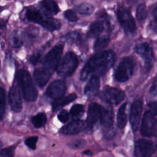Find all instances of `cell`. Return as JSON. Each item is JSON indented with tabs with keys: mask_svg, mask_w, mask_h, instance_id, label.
Here are the masks:
<instances>
[{
	"mask_svg": "<svg viewBox=\"0 0 157 157\" xmlns=\"http://www.w3.org/2000/svg\"><path fill=\"white\" fill-rule=\"evenodd\" d=\"M66 90V85L63 80H55L52 82L46 90L45 95L53 99H56L65 93Z\"/></svg>",
	"mask_w": 157,
	"mask_h": 157,
	"instance_id": "11",
	"label": "cell"
},
{
	"mask_svg": "<svg viewBox=\"0 0 157 157\" xmlns=\"http://www.w3.org/2000/svg\"><path fill=\"white\" fill-rule=\"evenodd\" d=\"M99 86L100 82L99 77L96 76H92L90 78L89 81L85 87L84 93L88 96H94L98 93Z\"/></svg>",
	"mask_w": 157,
	"mask_h": 157,
	"instance_id": "16",
	"label": "cell"
},
{
	"mask_svg": "<svg viewBox=\"0 0 157 157\" xmlns=\"http://www.w3.org/2000/svg\"><path fill=\"white\" fill-rule=\"evenodd\" d=\"M142 111V102L140 100L135 101L131 107L130 111V123L134 131H136L139 128L141 113Z\"/></svg>",
	"mask_w": 157,
	"mask_h": 157,
	"instance_id": "12",
	"label": "cell"
},
{
	"mask_svg": "<svg viewBox=\"0 0 157 157\" xmlns=\"http://www.w3.org/2000/svg\"><path fill=\"white\" fill-rule=\"evenodd\" d=\"M9 101L11 109L15 112L21 111L22 109V101L19 91L17 85H13L10 88L9 93Z\"/></svg>",
	"mask_w": 157,
	"mask_h": 157,
	"instance_id": "13",
	"label": "cell"
},
{
	"mask_svg": "<svg viewBox=\"0 0 157 157\" xmlns=\"http://www.w3.org/2000/svg\"><path fill=\"white\" fill-rule=\"evenodd\" d=\"M127 102L123 104L119 108L117 113V125L120 128H124L127 123L126 107Z\"/></svg>",
	"mask_w": 157,
	"mask_h": 157,
	"instance_id": "21",
	"label": "cell"
},
{
	"mask_svg": "<svg viewBox=\"0 0 157 157\" xmlns=\"http://www.w3.org/2000/svg\"><path fill=\"white\" fill-rule=\"evenodd\" d=\"M149 26L151 30L157 33V6L152 10L151 19L150 21Z\"/></svg>",
	"mask_w": 157,
	"mask_h": 157,
	"instance_id": "32",
	"label": "cell"
},
{
	"mask_svg": "<svg viewBox=\"0 0 157 157\" xmlns=\"http://www.w3.org/2000/svg\"><path fill=\"white\" fill-rule=\"evenodd\" d=\"M85 141L82 140H77L76 141H74L72 144L71 146L73 148H80L84 144Z\"/></svg>",
	"mask_w": 157,
	"mask_h": 157,
	"instance_id": "40",
	"label": "cell"
},
{
	"mask_svg": "<svg viewBox=\"0 0 157 157\" xmlns=\"http://www.w3.org/2000/svg\"><path fill=\"white\" fill-rule=\"evenodd\" d=\"M37 139H38V137L37 136L30 137L27 138L25 140V143L29 148H30L33 150H35L36 149V144L37 141Z\"/></svg>",
	"mask_w": 157,
	"mask_h": 157,
	"instance_id": "34",
	"label": "cell"
},
{
	"mask_svg": "<svg viewBox=\"0 0 157 157\" xmlns=\"http://www.w3.org/2000/svg\"><path fill=\"white\" fill-rule=\"evenodd\" d=\"M64 16L69 21L72 22H75L78 20L77 16L75 12L71 9H69L64 12Z\"/></svg>",
	"mask_w": 157,
	"mask_h": 157,
	"instance_id": "35",
	"label": "cell"
},
{
	"mask_svg": "<svg viewBox=\"0 0 157 157\" xmlns=\"http://www.w3.org/2000/svg\"><path fill=\"white\" fill-rule=\"evenodd\" d=\"M83 154H85V155H89V156H90V155H92V153L91 152V151L87 150V151H84V152H83Z\"/></svg>",
	"mask_w": 157,
	"mask_h": 157,
	"instance_id": "43",
	"label": "cell"
},
{
	"mask_svg": "<svg viewBox=\"0 0 157 157\" xmlns=\"http://www.w3.org/2000/svg\"><path fill=\"white\" fill-rule=\"evenodd\" d=\"M41 58V53L39 52H37L33 53L29 58V61L33 65L37 64Z\"/></svg>",
	"mask_w": 157,
	"mask_h": 157,
	"instance_id": "37",
	"label": "cell"
},
{
	"mask_svg": "<svg viewBox=\"0 0 157 157\" xmlns=\"http://www.w3.org/2000/svg\"><path fill=\"white\" fill-rule=\"evenodd\" d=\"M34 126L36 128H39L44 126L47 121V117L44 113L40 112L35 115L32 120Z\"/></svg>",
	"mask_w": 157,
	"mask_h": 157,
	"instance_id": "26",
	"label": "cell"
},
{
	"mask_svg": "<svg viewBox=\"0 0 157 157\" xmlns=\"http://www.w3.org/2000/svg\"><path fill=\"white\" fill-rule=\"evenodd\" d=\"M84 112V107L82 104H75L71 109L70 113L74 120L78 119Z\"/></svg>",
	"mask_w": 157,
	"mask_h": 157,
	"instance_id": "28",
	"label": "cell"
},
{
	"mask_svg": "<svg viewBox=\"0 0 157 157\" xmlns=\"http://www.w3.org/2000/svg\"><path fill=\"white\" fill-rule=\"evenodd\" d=\"M125 98L124 93L117 88L109 87L105 88L101 94V98L110 105L120 104Z\"/></svg>",
	"mask_w": 157,
	"mask_h": 157,
	"instance_id": "8",
	"label": "cell"
},
{
	"mask_svg": "<svg viewBox=\"0 0 157 157\" xmlns=\"http://www.w3.org/2000/svg\"><path fill=\"white\" fill-rule=\"evenodd\" d=\"M115 59V53L112 50L103 51L93 55L83 67L80 79L85 80L90 77H99L104 75L113 66Z\"/></svg>",
	"mask_w": 157,
	"mask_h": 157,
	"instance_id": "1",
	"label": "cell"
},
{
	"mask_svg": "<svg viewBox=\"0 0 157 157\" xmlns=\"http://www.w3.org/2000/svg\"><path fill=\"white\" fill-rule=\"evenodd\" d=\"M104 29V23L102 21H97L94 22L90 26L87 33L88 37L94 38L98 36Z\"/></svg>",
	"mask_w": 157,
	"mask_h": 157,
	"instance_id": "20",
	"label": "cell"
},
{
	"mask_svg": "<svg viewBox=\"0 0 157 157\" xmlns=\"http://www.w3.org/2000/svg\"><path fill=\"white\" fill-rule=\"evenodd\" d=\"M75 9L80 14L88 15L91 14L94 12V8L92 4L84 2L76 6Z\"/></svg>",
	"mask_w": 157,
	"mask_h": 157,
	"instance_id": "25",
	"label": "cell"
},
{
	"mask_svg": "<svg viewBox=\"0 0 157 157\" xmlns=\"http://www.w3.org/2000/svg\"><path fill=\"white\" fill-rule=\"evenodd\" d=\"M110 42V38L108 36H101L98 38L96 40L94 45V48L96 50H98L107 47Z\"/></svg>",
	"mask_w": 157,
	"mask_h": 157,
	"instance_id": "27",
	"label": "cell"
},
{
	"mask_svg": "<svg viewBox=\"0 0 157 157\" xmlns=\"http://www.w3.org/2000/svg\"><path fill=\"white\" fill-rule=\"evenodd\" d=\"M26 17L27 19L32 22L40 24V21L44 18V16L37 9H28L26 12Z\"/></svg>",
	"mask_w": 157,
	"mask_h": 157,
	"instance_id": "24",
	"label": "cell"
},
{
	"mask_svg": "<svg viewBox=\"0 0 157 157\" xmlns=\"http://www.w3.org/2000/svg\"><path fill=\"white\" fill-rule=\"evenodd\" d=\"M156 126V123L154 115L149 111L146 112L144 115L140 128L142 135L146 137L152 136L155 133Z\"/></svg>",
	"mask_w": 157,
	"mask_h": 157,
	"instance_id": "10",
	"label": "cell"
},
{
	"mask_svg": "<svg viewBox=\"0 0 157 157\" xmlns=\"http://www.w3.org/2000/svg\"><path fill=\"white\" fill-rule=\"evenodd\" d=\"M6 110V92L3 88L0 87V120L4 115Z\"/></svg>",
	"mask_w": 157,
	"mask_h": 157,
	"instance_id": "29",
	"label": "cell"
},
{
	"mask_svg": "<svg viewBox=\"0 0 157 157\" xmlns=\"http://www.w3.org/2000/svg\"><path fill=\"white\" fill-rule=\"evenodd\" d=\"M147 15L146 6L144 4H140L136 10V17L139 20H142L146 18Z\"/></svg>",
	"mask_w": 157,
	"mask_h": 157,
	"instance_id": "31",
	"label": "cell"
},
{
	"mask_svg": "<svg viewBox=\"0 0 157 157\" xmlns=\"http://www.w3.org/2000/svg\"><path fill=\"white\" fill-rule=\"evenodd\" d=\"M40 4L42 8L50 14L55 15L59 12L58 5L53 0H43Z\"/></svg>",
	"mask_w": 157,
	"mask_h": 157,
	"instance_id": "23",
	"label": "cell"
},
{
	"mask_svg": "<svg viewBox=\"0 0 157 157\" xmlns=\"http://www.w3.org/2000/svg\"><path fill=\"white\" fill-rule=\"evenodd\" d=\"M134 50L143 59L146 71H150L154 63V56L149 45L147 43L139 44L136 46Z\"/></svg>",
	"mask_w": 157,
	"mask_h": 157,
	"instance_id": "9",
	"label": "cell"
},
{
	"mask_svg": "<svg viewBox=\"0 0 157 157\" xmlns=\"http://www.w3.org/2000/svg\"><path fill=\"white\" fill-rule=\"evenodd\" d=\"M134 63L130 57L124 58L119 63L115 72V78L120 82L128 80L133 74Z\"/></svg>",
	"mask_w": 157,
	"mask_h": 157,
	"instance_id": "5",
	"label": "cell"
},
{
	"mask_svg": "<svg viewBox=\"0 0 157 157\" xmlns=\"http://www.w3.org/2000/svg\"><path fill=\"white\" fill-rule=\"evenodd\" d=\"M15 151V146L6 147L0 151V155L2 157H13Z\"/></svg>",
	"mask_w": 157,
	"mask_h": 157,
	"instance_id": "33",
	"label": "cell"
},
{
	"mask_svg": "<svg viewBox=\"0 0 157 157\" xmlns=\"http://www.w3.org/2000/svg\"><path fill=\"white\" fill-rule=\"evenodd\" d=\"M78 64V59L76 55L71 52H67L58 64L56 72L58 75L66 78L74 72Z\"/></svg>",
	"mask_w": 157,
	"mask_h": 157,
	"instance_id": "4",
	"label": "cell"
},
{
	"mask_svg": "<svg viewBox=\"0 0 157 157\" xmlns=\"http://www.w3.org/2000/svg\"><path fill=\"white\" fill-rule=\"evenodd\" d=\"M150 91L153 93H156L157 92V82L154 83L150 89Z\"/></svg>",
	"mask_w": 157,
	"mask_h": 157,
	"instance_id": "41",
	"label": "cell"
},
{
	"mask_svg": "<svg viewBox=\"0 0 157 157\" xmlns=\"http://www.w3.org/2000/svg\"><path fill=\"white\" fill-rule=\"evenodd\" d=\"M69 113L68 112L65 110H61L58 115V118L59 119V120L62 122V123H66L68 119H69Z\"/></svg>",
	"mask_w": 157,
	"mask_h": 157,
	"instance_id": "38",
	"label": "cell"
},
{
	"mask_svg": "<svg viewBox=\"0 0 157 157\" xmlns=\"http://www.w3.org/2000/svg\"><path fill=\"white\" fill-rule=\"evenodd\" d=\"M156 145L151 141L140 139L136 142L134 155L136 157H150L156 151Z\"/></svg>",
	"mask_w": 157,
	"mask_h": 157,
	"instance_id": "7",
	"label": "cell"
},
{
	"mask_svg": "<svg viewBox=\"0 0 157 157\" xmlns=\"http://www.w3.org/2000/svg\"><path fill=\"white\" fill-rule=\"evenodd\" d=\"M38 34L37 28L33 27V28H29L27 29L26 33V36L28 39H34Z\"/></svg>",
	"mask_w": 157,
	"mask_h": 157,
	"instance_id": "36",
	"label": "cell"
},
{
	"mask_svg": "<svg viewBox=\"0 0 157 157\" xmlns=\"http://www.w3.org/2000/svg\"><path fill=\"white\" fill-rule=\"evenodd\" d=\"M148 107L150 109V112L154 116L157 115V100L151 102L148 104Z\"/></svg>",
	"mask_w": 157,
	"mask_h": 157,
	"instance_id": "39",
	"label": "cell"
},
{
	"mask_svg": "<svg viewBox=\"0 0 157 157\" xmlns=\"http://www.w3.org/2000/svg\"><path fill=\"white\" fill-rule=\"evenodd\" d=\"M102 109V107L97 103L93 102L89 105L87 116V124L89 126L92 127L100 121Z\"/></svg>",
	"mask_w": 157,
	"mask_h": 157,
	"instance_id": "14",
	"label": "cell"
},
{
	"mask_svg": "<svg viewBox=\"0 0 157 157\" xmlns=\"http://www.w3.org/2000/svg\"><path fill=\"white\" fill-rule=\"evenodd\" d=\"M40 25L45 29L50 31L58 30L61 27L60 22L50 17H44L43 19L40 23Z\"/></svg>",
	"mask_w": 157,
	"mask_h": 157,
	"instance_id": "18",
	"label": "cell"
},
{
	"mask_svg": "<svg viewBox=\"0 0 157 157\" xmlns=\"http://www.w3.org/2000/svg\"><path fill=\"white\" fill-rule=\"evenodd\" d=\"M10 44L15 48L21 47L23 44V34L21 31L15 30L12 32L10 37Z\"/></svg>",
	"mask_w": 157,
	"mask_h": 157,
	"instance_id": "22",
	"label": "cell"
},
{
	"mask_svg": "<svg viewBox=\"0 0 157 157\" xmlns=\"http://www.w3.org/2000/svg\"><path fill=\"white\" fill-rule=\"evenodd\" d=\"M66 40L71 42H78L81 40L82 37L80 34L77 31H71L66 34L64 36Z\"/></svg>",
	"mask_w": 157,
	"mask_h": 157,
	"instance_id": "30",
	"label": "cell"
},
{
	"mask_svg": "<svg viewBox=\"0 0 157 157\" xmlns=\"http://www.w3.org/2000/svg\"><path fill=\"white\" fill-rule=\"evenodd\" d=\"M17 78L24 99L27 101H34L37 97V91L30 76L26 70H20Z\"/></svg>",
	"mask_w": 157,
	"mask_h": 157,
	"instance_id": "3",
	"label": "cell"
},
{
	"mask_svg": "<svg viewBox=\"0 0 157 157\" xmlns=\"http://www.w3.org/2000/svg\"><path fill=\"white\" fill-rule=\"evenodd\" d=\"M6 25V21L3 19H0V28H3Z\"/></svg>",
	"mask_w": 157,
	"mask_h": 157,
	"instance_id": "42",
	"label": "cell"
},
{
	"mask_svg": "<svg viewBox=\"0 0 157 157\" xmlns=\"http://www.w3.org/2000/svg\"><path fill=\"white\" fill-rule=\"evenodd\" d=\"M118 20L126 33H133L136 31V23L132 16L129 10L123 7H120L117 11Z\"/></svg>",
	"mask_w": 157,
	"mask_h": 157,
	"instance_id": "6",
	"label": "cell"
},
{
	"mask_svg": "<svg viewBox=\"0 0 157 157\" xmlns=\"http://www.w3.org/2000/svg\"><path fill=\"white\" fill-rule=\"evenodd\" d=\"M77 98V95L74 93L70 94L66 96H61L55 99L52 103V109L53 111L69 104Z\"/></svg>",
	"mask_w": 157,
	"mask_h": 157,
	"instance_id": "19",
	"label": "cell"
},
{
	"mask_svg": "<svg viewBox=\"0 0 157 157\" xmlns=\"http://www.w3.org/2000/svg\"><path fill=\"white\" fill-rule=\"evenodd\" d=\"M2 145V142L0 140V147H1Z\"/></svg>",
	"mask_w": 157,
	"mask_h": 157,
	"instance_id": "44",
	"label": "cell"
},
{
	"mask_svg": "<svg viewBox=\"0 0 157 157\" xmlns=\"http://www.w3.org/2000/svg\"><path fill=\"white\" fill-rule=\"evenodd\" d=\"M63 50V45L58 44L54 46L45 56L42 66L36 69L34 78L38 86H44L48 82L59 64Z\"/></svg>",
	"mask_w": 157,
	"mask_h": 157,
	"instance_id": "2",
	"label": "cell"
},
{
	"mask_svg": "<svg viewBox=\"0 0 157 157\" xmlns=\"http://www.w3.org/2000/svg\"><path fill=\"white\" fill-rule=\"evenodd\" d=\"M86 126V123L81 120H74L61 129L65 134H75L83 131Z\"/></svg>",
	"mask_w": 157,
	"mask_h": 157,
	"instance_id": "15",
	"label": "cell"
},
{
	"mask_svg": "<svg viewBox=\"0 0 157 157\" xmlns=\"http://www.w3.org/2000/svg\"><path fill=\"white\" fill-rule=\"evenodd\" d=\"M113 120V110L110 108L102 107L100 121L101 124L107 129L112 127Z\"/></svg>",
	"mask_w": 157,
	"mask_h": 157,
	"instance_id": "17",
	"label": "cell"
}]
</instances>
